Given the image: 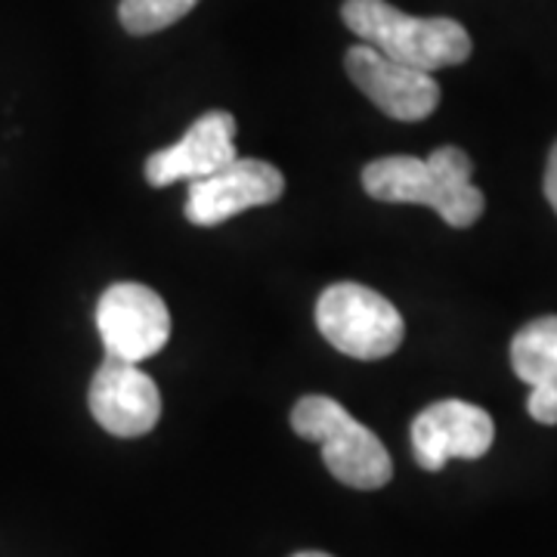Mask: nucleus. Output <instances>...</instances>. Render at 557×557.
<instances>
[{"instance_id":"4468645a","label":"nucleus","mask_w":557,"mask_h":557,"mask_svg":"<svg viewBox=\"0 0 557 557\" xmlns=\"http://www.w3.org/2000/svg\"><path fill=\"white\" fill-rule=\"evenodd\" d=\"M295 557H332V555H325V552H300V555Z\"/></svg>"},{"instance_id":"1a4fd4ad","label":"nucleus","mask_w":557,"mask_h":557,"mask_svg":"<svg viewBox=\"0 0 557 557\" xmlns=\"http://www.w3.org/2000/svg\"><path fill=\"white\" fill-rule=\"evenodd\" d=\"M496 440L486 409L465 399H440L412 421V453L424 471H443L449 458H483Z\"/></svg>"},{"instance_id":"f257e3e1","label":"nucleus","mask_w":557,"mask_h":557,"mask_svg":"<svg viewBox=\"0 0 557 557\" xmlns=\"http://www.w3.org/2000/svg\"><path fill=\"white\" fill-rule=\"evenodd\" d=\"M474 177V161L458 146H440L428 159L387 156L362 168V189L387 205H424L456 230L474 226L486 199Z\"/></svg>"},{"instance_id":"0eeeda50","label":"nucleus","mask_w":557,"mask_h":557,"mask_svg":"<svg viewBox=\"0 0 557 557\" xmlns=\"http://www.w3.org/2000/svg\"><path fill=\"white\" fill-rule=\"evenodd\" d=\"M344 69L387 119L424 121L440 106V84L431 78V72L391 60L369 44L350 47Z\"/></svg>"},{"instance_id":"9b49d317","label":"nucleus","mask_w":557,"mask_h":557,"mask_svg":"<svg viewBox=\"0 0 557 557\" xmlns=\"http://www.w3.org/2000/svg\"><path fill=\"white\" fill-rule=\"evenodd\" d=\"M511 369L530 384V418L557 424V317L533 319L511 338Z\"/></svg>"},{"instance_id":"7ed1b4c3","label":"nucleus","mask_w":557,"mask_h":557,"mask_svg":"<svg viewBox=\"0 0 557 557\" xmlns=\"http://www.w3.org/2000/svg\"><path fill=\"white\" fill-rule=\"evenodd\" d=\"M295 434L322 446V461L332 478L354 490H381L394 478V461L375 431L359 424L338 399L300 397L292 409Z\"/></svg>"},{"instance_id":"f8f14e48","label":"nucleus","mask_w":557,"mask_h":557,"mask_svg":"<svg viewBox=\"0 0 557 557\" xmlns=\"http://www.w3.org/2000/svg\"><path fill=\"white\" fill-rule=\"evenodd\" d=\"M199 0H121L119 20L131 35H156L196 10Z\"/></svg>"},{"instance_id":"39448f33","label":"nucleus","mask_w":557,"mask_h":557,"mask_svg":"<svg viewBox=\"0 0 557 557\" xmlns=\"http://www.w3.org/2000/svg\"><path fill=\"white\" fill-rule=\"evenodd\" d=\"M97 332L109 357L143 362L171 341V313L149 285L115 282L97 300Z\"/></svg>"},{"instance_id":"ddd939ff","label":"nucleus","mask_w":557,"mask_h":557,"mask_svg":"<svg viewBox=\"0 0 557 557\" xmlns=\"http://www.w3.org/2000/svg\"><path fill=\"white\" fill-rule=\"evenodd\" d=\"M542 189H545V199H548V205L555 208V214H557V143L552 146V152H548V164H545Z\"/></svg>"},{"instance_id":"423d86ee","label":"nucleus","mask_w":557,"mask_h":557,"mask_svg":"<svg viewBox=\"0 0 557 557\" xmlns=\"http://www.w3.org/2000/svg\"><path fill=\"white\" fill-rule=\"evenodd\" d=\"M87 406L106 434L121 440L143 437L161 418L159 384L139 369V362L106 354L90 381Z\"/></svg>"},{"instance_id":"20e7f679","label":"nucleus","mask_w":557,"mask_h":557,"mask_svg":"<svg viewBox=\"0 0 557 557\" xmlns=\"http://www.w3.org/2000/svg\"><path fill=\"white\" fill-rule=\"evenodd\" d=\"M317 325L338 354L354 359L391 357L406 335L397 307L359 282H335L319 295Z\"/></svg>"},{"instance_id":"f03ea898","label":"nucleus","mask_w":557,"mask_h":557,"mask_svg":"<svg viewBox=\"0 0 557 557\" xmlns=\"http://www.w3.org/2000/svg\"><path fill=\"white\" fill-rule=\"evenodd\" d=\"M341 20L362 44L391 60L440 72L471 60V35L449 16H409L387 0H344Z\"/></svg>"},{"instance_id":"9d476101","label":"nucleus","mask_w":557,"mask_h":557,"mask_svg":"<svg viewBox=\"0 0 557 557\" xmlns=\"http://www.w3.org/2000/svg\"><path fill=\"white\" fill-rule=\"evenodd\" d=\"M239 159L236 152V119L230 112L211 109L189 124V131L168 149H159L146 159L149 186H171L177 180H205Z\"/></svg>"},{"instance_id":"6e6552de","label":"nucleus","mask_w":557,"mask_h":557,"mask_svg":"<svg viewBox=\"0 0 557 557\" xmlns=\"http://www.w3.org/2000/svg\"><path fill=\"white\" fill-rule=\"evenodd\" d=\"M285 177L276 164L260 159H236L223 171L189 183L186 220L193 226H220L242 211L263 208L282 199Z\"/></svg>"}]
</instances>
